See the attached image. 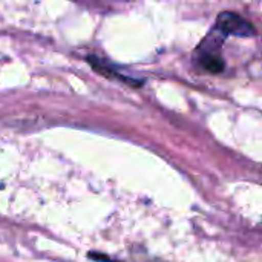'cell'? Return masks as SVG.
<instances>
[{
	"label": "cell",
	"instance_id": "6da1fadb",
	"mask_svg": "<svg viewBox=\"0 0 262 262\" xmlns=\"http://www.w3.org/2000/svg\"><path fill=\"white\" fill-rule=\"evenodd\" d=\"M216 29H220L224 35H229V34H233L238 37L255 35L253 25L235 12H221L216 20Z\"/></svg>",
	"mask_w": 262,
	"mask_h": 262
},
{
	"label": "cell",
	"instance_id": "3957f363",
	"mask_svg": "<svg viewBox=\"0 0 262 262\" xmlns=\"http://www.w3.org/2000/svg\"><path fill=\"white\" fill-rule=\"evenodd\" d=\"M89 258L94 259V261H100V262H112L109 259V256L106 255H98V253H89ZM117 262V261H115Z\"/></svg>",
	"mask_w": 262,
	"mask_h": 262
},
{
	"label": "cell",
	"instance_id": "7a4b0ae2",
	"mask_svg": "<svg viewBox=\"0 0 262 262\" xmlns=\"http://www.w3.org/2000/svg\"><path fill=\"white\" fill-rule=\"evenodd\" d=\"M200 64L206 71H209L212 74H218V72H223L224 71V60L218 54H215L212 51H207V52H203L201 54Z\"/></svg>",
	"mask_w": 262,
	"mask_h": 262
}]
</instances>
